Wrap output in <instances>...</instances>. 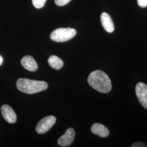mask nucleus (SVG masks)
Masks as SVG:
<instances>
[{"instance_id": "nucleus-1", "label": "nucleus", "mask_w": 147, "mask_h": 147, "mask_svg": "<svg viewBox=\"0 0 147 147\" xmlns=\"http://www.w3.org/2000/svg\"><path fill=\"white\" fill-rule=\"evenodd\" d=\"M88 82L92 88L100 93H109L112 88L110 79L106 74L99 70L93 71L89 74Z\"/></svg>"}, {"instance_id": "nucleus-2", "label": "nucleus", "mask_w": 147, "mask_h": 147, "mask_svg": "<svg viewBox=\"0 0 147 147\" xmlns=\"http://www.w3.org/2000/svg\"><path fill=\"white\" fill-rule=\"evenodd\" d=\"M16 85L17 88L21 92L30 94L46 90L48 87L46 82L24 78L18 79Z\"/></svg>"}, {"instance_id": "nucleus-3", "label": "nucleus", "mask_w": 147, "mask_h": 147, "mask_svg": "<svg viewBox=\"0 0 147 147\" xmlns=\"http://www.w3.org/2000/svg\"><path fill=\"white\" fill-rule=\"evenodd\" d=\"M76 34V31L71 28H59L50 34L51 39L56 42H65L73 38Z\"/></svg>"}, {"instance_id": "nucleus-4", "label": "nucleus", "mask_w": 147, "mask_h": 147, "mask_svg": "<svg viewBox=\"0 0 147 147\" xmlns=\"http://www.w3.org/2000/svg\"><path fill=\"white\" fill-rule=\"evenodd\" d=\"M56 117L49 116L43 118L39 121L36 127V130L39 134H43L48 131L56 123Z\"/></svg>"}, {"instance_id": "nucleus-5", "label": "nucleus", "mask_w": 147, "mask_h": 147, "mask_svg": "<svg viewBox=\"0 0 147 147\" xmlns=\"http://www.w3.org/2000/svg\"><path fill=\"white\" fill-rule=\"evenodd\" d=\"M137 97L141 105L147 109V86L142 82H139L136 86Z\"/></svg>"}, {"instance_id": "nucleus-6", "label": "nucleus", "mask_w": 147, "mask_h": 147, "mask_svg": "<svg viewBox=\"0 0 147 147\" xmlns=\"http://www.w3.org/2000/svg\"><path fill=\"white\" fill-rule=\"evenodd\" d=\"M75 136V132L73 128H69L65 134L59 138L57 143L61 147H68L73 142Z\"/></svg>"}, {"instance_id": "nucleus-7", "label": "nucleus", "mask_w": 147, "mask_h": 147, "mask_svg": "<svg viewBox=\"0 0 147 147\" xmlns=\"http://www.w3.org/2000/svg\"><path fill=\"white\" fill-rule=\"evenodd\" d=\"M1 111L3 117L8 123L13 124L16 121V113L10 106L8 105L2 106Z\"/></svg>"}, {"instance_id": "nucleus-8", "label": "nucleus", "mask_w": 147, "mask_h": 147, "mask_svg": "<svg viewBox=\"0 0 147 147\" xmlns=\"http://www.w3.org/2000/svg\"><path fill=\"white\" fill-rule=\"evenodd\" d=\"M100 20L101 24L106 31L109 33H112L114 31V24L109 14L105 12L102 13L100 16Z\"/></svg>"}, {"instance_id": "nucleus-9", "label": "nucleus", "mask_w": 147, "mask_h": 147, "mask_svg": "<svg viewBox=\"0 0 147 147\" xmlns=\"http://www.w3.org/2000/svg\"><path fill=\"white\" fill-rule=\"evenodd\" d=\"M21 64L24 68L30 71H35L38 68L36 61L30 56H26L22 58Z\"/></svg>"}, {"instance_id": "nucleus-10", "label": "nucleus", "mask_w": 147, "mask_h": 147, "mask_svg": "<svg viewBox=\"0 0 147 147\" xmlns=\"http://www.w3.org/2000/svg\"><path fill=\"white\" fill-rule=\"evenodd\" d=\"M91 131L101 137H106L109 135V131L107 127L99 123L94 124L91 127Z\"/></svg>"}, {"instance_id": "nucleus-11", "label": "nucleus", "mask_w": 147, "mask_h": 147, "mask_svg": "<svg viewBox=\"0 0 147 147\" xmlns=\"http://www.w3.org/2000/svg\"><path fill=\"white\" fill-rule=\"evenodd\" d=\"M49 65L56 70H59L63 67L64 63L63 61L56 56H51L48 59Z\"/></svg>"}, {"instance_id": "nucleus-12", "label": "nucleus", "mask_w": 147, "mask_h": 147, "mask_svg": "<svg viewBox=\"0 0 147 147\" xmlns=\"http://www.w3.org/2000/svg\"><path fill=\"white\" fill-rule=\"evenodd\" d=\"M32 3L34 7H36L37 9H40L43 7V6L45 5V3L47 1V0H32Z\"/></svg>"}, {"instance_id": "nucleus-13", "label": "nucleus", "mask_w": 147, "mask_h": 147, "mask_svg": "<svg viewBox=\"0 0 147 147\" xmlns=\"http://www.w3.org/2000/svg\"><path fill=\"white\" fill-rule=\"evenodd\" d=\"M71 0H55V2L56 5L58 6H63L68 4Z\"/></svg>"}, {"instance_id": "nucleus-14", "label": "nucleus", "mask_w": 147, "mask_h": 147, "mask_svg": "<svg viewBox=\"0 0 147 147\" xmlns=\"http://www.w3.org/2000/svg\"><path fill=\"white\" fill-rule=\"evenodd\" d=\"M139 6L142 8H146L147 7V0H137Z\"/></svg>"}, {"instance_id": "nucleus-15", "label": "nucleus", "mask_w": 147, "mask_h": 147, "mask_svg": "<svg viewBox=\"0 0 147 147\" xmlns=\"http://www.w3.org/2000/svg\"><path fill=\"white\" fill-rule=\"evenodd\" d=\"M131 147H147V145L146 144L143 143V142H136L134 143L132 145Z\"/></svg>"}, {"instance_id": "nucleus-16", "label": "nucleus", "mask_w": 147, "mask_h": 147, "mask_svg": "<svg viewBox=\"0 0 147 147\" xmlns=\"http://www.w3.org/2000/svg\"><path fill=\"white\" fill-rule=\"evenodd\" d=\"M3 57L0 55V66L2 65V64L3 63Z\"/></svg>"}]
</instances>
